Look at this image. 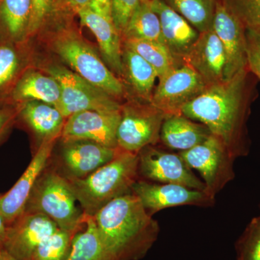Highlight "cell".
Returning a JSON list of instances; mask_svg holds the SVG:
<instances>
[{
  "label": "cell",
  "mask_w": 260,
  "mask_h": 260,
  "mask_svg": "<svg viewBox=\"0 0 260 260\" xmlns=\"http://www.w3.org/2000/svg\"><path fill=\"white\" fill-rule=\"evenodd\" d=\"M254 78L246 68L228 81L207 86L181 109V114L207 126L234 159L249 153L246 122L255 98Z\"/></svg>",
  "instance_id": "obj_1"
},
{
  "label": "cell",
  "mask_w": 260,
  "mask_h": 260,
  "mask_svg": "<svg viewBox=\"0 0 260 260\" xmlns=\"http://www.w3.org/2000/svg\"><path fill=\"white\" fill-rule=\"evenodd\" d=\"M109 260L143 259L158 239V221L133 192L108 203L94 215Z\"/></svg>",
  "instance_id": "obj_2"
},
{
  "label": "cell",
  "mask_w": 260,
  "mask_h": 260,
  "mask_svg": "<svg viewBox=\"0 0 260 260\" xmlns=\"http://www.w3.org/2000/svg\"><path fill=\"white\" fill-rule=\"evenodd\" d=\"M140 179L138 154L123 151L81 179H68L84 215L94 216L108 203L132 192Z\"/></svg>",
  "instance_id": "obj_3"
},
{
  "label": "cell",
  "mask_w": 260,
  "mask_h": 260,
  "mask_svg": "<svg viewBox=\"0 0 260 260\" xmlns=\"http://www.w3.org/2000/svg\"><path fill=\"white\" fill-rule=\"evenodd\" d=\"M69 181L50 162L39 176L24 212L43 214L61 230L78 234L85 226V215L76 206Z\"/></svg>",
  "instance_id": "obj_4"
},
{
  "label": "cell",
  "mask_w": 260,
  "mask_h": 260,
  "mask_svg": "<svg viewBox=\"0 0 260 260\" xmlns=\"http://www.w3.org/2000/svg\"><path fill=\"white\" fill-rule=\"evenodd\" d=\"M51 45L54 52L83 79L116 99L124 96V84L74 29H59Z\"/></svg>",
  "instance_id": "obj_5"
},
{
  "label": "cell",
  "mask_w": 260,
  "mask_h": 260,
  "mask_svg": "<svg viewBox=\"0 0 260 260\" xmlns=\"http://www.w3.org/2000/svg\"><path fill=\"white\" fill-rule=\"evenodd\" d=\"M47 72L60 85L61 99L56 109L65 119L83 111L121 110V104L117 99L89 83L66 67L51 65Z\"/></svg>",
  "instance_id": "obj_6"
},
{
  "label": "cell",
  "mask_w": 260,
  "mask_h": 260,
  "mask_svg": "<svg viewBox=\"0 0 260 260\" xmlns=\"http://www.w3.org/2000/svg\"><path fill=\"white\" fill-rule=\"evenodd\" d=\"M166 116L150 103L133 100L121 105L116 135L118 148L138 154L145 147L156 145Z\"/></svg>",
  "instance_id": "obj_7"
},
{
  "label": "cell",
  "mask_w": 260,
  "mask_h": 260,
  "mask_svg": "<svg viewBox=\"0 0 260 260\" xmlns=\"http://www.w3.org/2000/svg\"><path fill=\"white\" fill-rule=\"evenodd\" d=\"M179 154L189 168L200 173L205 192L212 198H215L235 177V159L222 141L213 135L201 144Z\"/></svg>",
  "instance_id": "obj_8"
},
{
  "label": "cell",
  "mask_w": 260,
  "mask_h": 260,
  "mask_svg": "<svg viewBox=\"0 0 260 260\" xmlns=\"http://www.w3.org/2000/svg\"><path fill=\"white\" fill-rule=\"evenodd\" d=\"M138 157L140 179L205 191L204 182L195 175L179 153L148 145L140 150Z\"/></svg>",
  "instance_id": "obj_9"
},
{
  "label": "cell",
  "mask_w": 260,
  "mask_h": 260,
  "mask_svg": "<svg viewBox=\"0 0 260 260\" xmlns=\"http://www.w3.org/2000/svg\"><path fill=\"white\" fill-rule=\"evenodd\" d=\"M119 151L90 140H61L59 153L49 162L67 179H81L111 161Z\"/></svg>",
  "instance_id": "obj_10"
},
{
  "label": "cell",
  "mask_w": 260,
  "mask_h": 260,
  "mask_svg": "<svg viewBox=\"0 0 260 260\" xmlns=\"http://www.w3.org/2000/svg\"><path fill=\"white\" fill-rule=\"evenodd\" d=\"M206 88L204 80L194 69L182 64L159 78L150 104L167 115L181 114V108Z\"/></svg>",
  "instance_id": "obj_11"
},
{
  "label": "cell",
  "mask_w": 260,
  "mask_h": 260,
  "mask_svg": "<svg viewBox=\"0 0 260 260\" xmlns=\"http://www.w3.org/2000/svg\"><path fill=\"white\" fill-rule=\"evenodd\" d=\"M132 192L138 197L145 209L152 216L160 210L172 207H210L215 204V198L205 191L179 184H162L141 179L135 182Z\"/></svg>",
  "instance_id": "obj_12"
},
{
  "label": "cell",
  "mask_w": 260,
  "mask_h": 260,
  "mask_svg": "<svg viewBox=\"0 0 260 260\" xmlns=\"http://www.w3.org/2000/svg\"><path fill=\"white\" fill-rule=\"evenodd\" d=\"M212 28L218 36L225 51V81H228L247 68L246 30L226 0H218Z\"/></svg>",
  "instance_id": "obj_13"
},
{
  "label": "cell",
  "mask_w": 260,
  "mask_h": 260,
  "mask_svg": "<svg viewBox=\"0 0 260 260\" xmlns=\"http://www.w3.org/2000/svg\"><path fill=\"white\" fill-rule=\"evenodd\" d=\"M59 229L49 217L23 212L7 229L3 249L18 260H29L32 253Z\"/></svg>",
  "instance_id": "obj_14"
},
{
  "label": "cell",
  "mask_w": 260,
  "mask_h": 260,
  "mask_svg": "<svg viewBox=\"0 0 260 260\" xmlns=\"http://www.w3.org/2000/svg\"><path fill=\"white\" fill-rule=\"evenodd\" d=\"M121 110L112 112L83 111L69 116L59 139L87 140L104 146L118 148V126Z\"/></svg>",
  "instance_id": "obj_15"
},
{
  "label": "cell",
  "mask_w": 260,
  "mask_h": 260,
  "mask_svg": "<svg viewBox=\"0 0 260 260\" xmlns=\"http://www.w3.org/2000/svg\"><path fill=\"white\" fill-rule=\"evenodd\" d=\"M57 140L42 143L14 186L9 191L0 194V215L8 226L25 210L34 184L47 167Z\"/></svg>",
  "instance_id": "obj_16"
},
{
  "label": "cell",
  "mask_w": 260,
  "mask_h": 260,
  "mask_svg": "<svg viewBox=\"0 0 260 260\" xmlns=\"http://www.w3.org/2000/svg\"><path fill=\"white\" fill-rule=\"evenodd\" d=\"M150 3L160 20L164 46L178 62L184 64L200 32L162 0H150Z\"/></svg>",
  "instance_id": "obj_17"
},
{
  "label": "cell",
  "mask_w": 260,
  "mask_h": 260,
  "mask_svg": "<svg viewBox=\"0 0 260 260\" xmlns=\"http://www.w3.org/2000/svg\"><path fill=\"white\" fill-rule=\"evenodd\" d=\"M184 64L194 69L207 86L225 81V51L213 28L200 34Z\"/></svg>",
  "instance_id": "obj_18"
},
{
  "label": "cell",
  "mask_w": 260,
  "mask_h": 260,
  "mask_svg": "<svg viewBox=\"0 0 260 260\" xmlns=\"http://www.w3.org/2000/svg\"><path fill=\"white\" fill-rule=\"evenodd\" d=\"M80 23L96 38L103 59L116 76L122 74L121 37L112 20L85 8L78 14Z\"/></svg>",
  "instance_id": "obj_19"
},
{
  "label": "cell",
  "mask_w": 260,
  "mask_h": 260,
  "mask_svg": "<svg viewBox=\"0 0 260 260\" xmlns=\"http://www.w3.org/2000/svg\"><path fill=\"white\" fill-rule=\"evenodd\" d=\"M211 135L204 124L183 114H168L162 124L160 140L167 148L179 153L201 144Z\"/></svg>",
  "instance_id": "obj_20"
},
{
  "label": "cell",
  "mask_w": 260,
  "mask_h": 260,
  "mask_svg": "<svg viewBox=\"0 0 260 260\" xmlns=\"http://www.w3.org/2000/svg\"><path fill=\"white\" fill-rule=\"evenodd\" d=\"M18 118L37 137L39 147L44 141L59 139L66 121L55 107L37 101L22 104Z\"/></svg>",
  "instance_id": "obj_21"
},
{
  "label": "cell",
  "mask_w": 260,
  "mask_h": 260,
  "mask_svg": "<svg viewBox=\"0 0 260 260\" xmlns=\"http://www.w3.org/2000/svg\"><path fill=\"white\" fill-rule=\"evenodd\" d=\"M61 99V88L57 80L34 70H27L15 85L11 95V103L22 104L37 101L56 108Z\"/></svg>",
  "instance_id": "obj_22"
},
{
  "label": "cell",
  "mask_w": 260,
  "mask_h": 260,
  "mask_svg": "<svg viewBox=\"0 0 260 260\" xmlns=\"http://www.w3.org/2000/svg\"><path fill=\"white\" fill-rule=\"evenodd\" d=\"M121 77L138 98L139 102L150 103L155 90L158 75L148 61L130 48L122 47V74Z\"/></svg>",
  "instance_id": "obj_23"
},
{
  "label": "cell",
  "mask_w": 260,
  "mask_h": 260,
  "mask_svg": "<svg viewBox=\"0 0 260 260\" xmlns=\"http://www.w3.org/2000/svg\"><path fill=\"white\" fill-rule=\"evenodd\" d=\"M32 0H0V43L27 39Z\"/></svg>",
  "instance_id": "obj_24"
},
{
  "label": "cell",
  "mask_w": 260,
  "mask_h": 260,
  "mask_svg": "<svg viewBox=\"0 0 260 260\" xmlns=\"http://www.w3.org/2000/svg\"><path fill=\"white\" fill-rule=\"evenodd\" d=\"M22 43H0V102L9 101L24 73Z\"/></svg>",
  "instance_id": "obj_25"
},
{
  "label": "cell",
  "mask_w": 260,
  "mask_h": 260,
  "mask_svg": "<svg viewBox=\"0 0 260 260\" xmlns=\"http://www.w3.org/2000/svg\"><path fill=\"white\" fill-rule=\"evenodd\" d=\"M123 41H152L164 45L158 15L151 7L150 0H143L130 18L121 35Z\"/></svg>",
  "instance_id": "obj_26"
},
{
  "label": "cell",
  "mask_w": 260,
  "mask_h": 260,
  "mask_svg": "<svg viewBox=\"0 0 260 260\" xmlns=\"http://www.w3.org/2000/svg\"><path fill=\"white\" fill-rule=\"evenodd\" d=\"M200 34L212 29L218 0H162Z\"/></svg>",
  "instance_id": "obj_27"
},
{
  "label": "cell",
  "mask_w": 260,
  "mask_h": 260,
  "mask_svg": "<svg viewBox=\"0 0 260 260\" xmlns=\"http://www.w3.org/2000/svg\"><path fill=\"white\" fill-rule=\"evenodd\" d=\"M65 260H109L99 239L93 216L85 215V226L75 235Z\"/></svg>",
  "instance_id": "obj_28"
},
{
  "label": "cell",
  "mask_w": 260,
  "mask_h": 260,
  "mask_svg": "<svg viewBox=\"0 0 260 260\" xmlns=\"http://www.w3.org/2000/svg\"><path fill=\"white\" fill-rule=\"evenodd\" d=\"M123 45L138 53L145 61L151 65L158 75V78L181 66L170 51L160 43L152 41L124 40Z\"/></svg>",
  "instance_id": "obj_29"
},
{
  "label": "cell",
  "mask_w": 260,
  "mask_h": 260,
  "mask_svg": "<svg viewBox=\"0 0 260 260\" xmlns=\"http://www.w3.org/2000/svg\"><path fill=\"white\" fill-rule=\"evenodd\" d=\"M76 234L58 229L39 244L29 260H65Z\"/></svg>",
  "instance_id": "obj_30"
},
{
  "label": "cell",
  "mask_w": 260,
  "mask_h": 260,
  "mask_svg": "<svg viewBox=\"0 0 260 260\" xmlns=\"http://www.w3.org/2000/svg\"><path fill=\"white\" fill-rule=\"evenodd\" d=\"M237 260H260V217L249 222L236 244Z\"/></svg>",
  "instance_id": "obj_31"
},
{
  "label": "cell",
  "mask_w": 260,
  "mask_h": 260,
  "mask_svg": "<svg viewBox=\"0 0 260 260\" xmlns=\"http://www.w3.org/2000/svg\"><path fill=\"white\" fill-rule=\"evenodd\" d=\"M246 30L260 35V0H226Z\"/></svg>",
  "instance_id": "obj_32"
},
{
  "label": "cell",
  "mask_w": 260,
  "mask_h": 260,
  "mask_svg": "<svg viewBox=\"0 0 260 260\" xmlns=\"http://www.w3.org/2000/svg\"><path fill=\"white\" fill-rule=\"evenodd\" d=\"M142 1L143 0H112V21L121 37L125 30L132 15Z\"/></svg>",
  "instance_id": "obj_33"
},
{
  "label": "cell",
  "mask_w": 260,
  "mask_h": 260,
  "mask_svg": "<svg viewBox=\"0 0 260 260\" xmlns=\"http://www.w3.org/2000/svg\"><path fill=\"white\" fill-rule=\"evenodd\" d=\"M56 0H32L31 15L27 39L39 30L54 12Z\"/></svg>",
  "instance_id": "obj_34"
},
{
  "label": "cell",
  "mask_w": 260,
  "mask_h": 260,
  "mask_svg": "<svg viewBox=\"0 0 260 260\" xmlns=\"http://www.w3.org/2000/svg\"><path fill=\"white\" fill-rule=\"evenodd\" d=\"M246 46L248 69L260 80V35L246 30Z\"/></svg>",
  "instance_id": "obj_35"
},
{
  "label": "cell",
  "mask_w": 260,
  "mask_h": 260,
  "mask_svg": "<svg viewBox=\"0 0 260 260\" xmlns=\"http://www.w3.org/2000/svg\"><path fill=\"white\" fill-rule=\"evenodd\" d=\"M21 104H15L13 107L0 109V143L9 134L10 130L18 118Z\"/></svg>",
  "instance_id": "obj_36"
},
{
  "label": "cell",
  "mask_w": 260,
  "mask_h": 260,
  "mask_svg": "<svg viewBox=\"0 0 260 260\" xmlns=\"http://www.w3.org/2000/svg\"><path fill=\"white\" fill-rule=\"evenodd\" d=\"M91 0H56L54 12L61 10L67 14L78 15L82 10L88 8Z\"/></svg>",
  "instance_id": "obj_37"
},
{
  "label": "cell",
  "mask_w": 260,
  "mask_h": 260,
  "mask_svg": "<svg viewBox=\"0 0 260 260\" xmlns=\"http://www.w3.org/2000/svg\"><path fill=\"white\" fill-rule=\"evenodd\" d=\"M112 0H91L88 6L92 11L111 20H112Z\"/></svg>",
  "instance_id": "obj_38"
},
{
  "label": "cell",
  "mask_w": 260,
  "mask_h": 260,
  "mask_svg": "<svg viewBox=\"0 0 260 260\" xmlns=\"http://www.w3.org/2000/svg\"><path fill=\"white\" fill-rule=\"evenodd\" d=\"M7 229H8V225L5 223L4 219L0 215V249H3L4 247Z\"/></svg>",
  "instance_id": "obj_39"
},
{
  "label": "cell",
  "mask_w": 260,
  "mask_h": 260,
  "mask_svg": "<svg viewBox=\"0 0 260 260\" xmlns=\"http://www.w3.org/2000/svg\"><path fill=\"white\" fill-rule=\"evenodd\" d=\"M0 260H18L10 255L8 251H5L4 249L0 250Z\"/></svg>",
  "instance_id": "obj_40"
},
{
  "label": "cell",
  "mask_w": 260,
  "mask_h": 260,
  "mask_svg": "<svg viewBox=\"0 0 260 260\" xmlns=\"http://www.w3.org/2000/svg\"><path fill=\"white\" fill-rule=\"evenodd\" d=\"M0 250H1V249H0Z\"/></svg>",
  "instance_id": "obj_41"
},
{
  "label": "cell",
  "mask_w": 260,
  "mask_h": 260,
  "mask_svg": "<svg viewBox=\"0 0 260 260\" xmlns=\"http://www.w3.org/2000/svg\"><path fill=\"white\" fill-rule=\"evenodd\" d=\"M259 217H260V215H259Z\"/></svg>",
  "instance_id": "obj_42"
}]
</instances>
